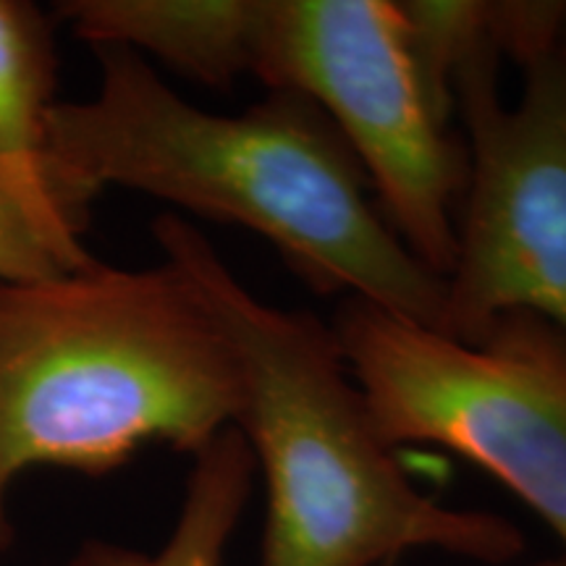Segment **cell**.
<instances>
[{"instance_id": "1", "label": "cell", "mask_w": 566, "mask_h": 566, "mask_svg": "<svg viewBox=\"0 0 566 566\" xmlns=\"http://www.w3.org/2000/svg\"><path fill=\"white\" fill-rule=\"evenodd\" d=\"M101 87L55 103L45 150L90 184L124 187L271 242L315 294H344L441 331L446 281L386 223L331 118L292 90L237 116L181 101L129 48H95Z\"/></svg>"}, {"instance_id": "2", "label": "cell", "mask_w": 566, "mask_h": 566, "mask_svg": "<svg viewBox=\"0 0 566 566\" xmlns=\"http://www.w3.org/2000/svg\"><path fill=\"white\" fill-rule=\"evenodd\" d=\"M153 233L237 354V428L268 493L260 566H386L409 548L499 566L525 551L522 530L504 516L441 506L417 491L331 325L258 300L184 218L160 216Z\"/></svg>"}, {"instance_id": "3", "label": "cell", "mask_w": 566, "mask_h": 566, "mask_svg": "<svg viewBox=\"0 0 566 566\" xmlns=\"http://www.w3.org/2000/svg\"><path fill=\"white\" fill-rule=\"evenodd\" d=\"M242 409L237 354L171 263L0 281V556L21 472L108 475L147 443L195 457Z\"/></svg>"}, {"instance_id": "4", "label": "cell", "mask_w": 566, "mask_h": 566, "mask_svg": "<svg viewBox=\"0 0 566 566\" xmlns=\"http://www.w3.org/2000/svg\"><path fill=\"white\" fill-rule=\"evenodd\" d=\"M566 3H488L451 74L467 187L441 334L527 310L566 334Z\"/></svg>"}, {"instance_id": "5", "label": "cell", "mask_w": 566, "mask_h": 566, "mask_svg": "<svg viewBox=\"0 0 566 566\" xmlns=\"http://www.w3.org/2000/svg\"><path fill=\"white\" fill-rule=\"evenodd\" d=\"M380 436L443 446L504 483L566 546V334L527 310L475 342L344 296L334 323Z\"/></svg>"}, {"instance_id": "6", "label": "cell", "mask_w": 566, "mask_h": 566, "mask_svg": "<svg viewBox=\"0 0 566 566\" xmlns=\"http://www.w3.org/2000/svg\"><path fill=\"white\" fill-rule=\"evenodd\" d=\"M254 80L310 97L336 126L386 223L430 273H451L464 139L433 101L399 3L260 0Z\"/></svg>"}, {"instance_id": "7", "label": "cell", "mask_w": 566, "mask_h": 566, "mask_svg": "<svg viewBox=\"0 0 566 566\" xmlns=\"http://www.w3.org/2000/svg\"><path fill=\"white\" fill-rule=\"evenodd\" d=\"M55 17L92 48L150 53L208 87L254 74L260 0H66Z\"/></svg>"}, {"instance_id": "8", "label": "cell", "mask_w": 566, "mask_h": 566, "mask_svg": "<svg viewBox=\"0 0 566 566\" xmlns=\"http://www.w3.org/2000/svg\"><path fill=\"white\" fill-rule=\"evenodd\" d=\"M97 192L51 153L0 155V281H40L90 265L82 244Z\"/></svg>"}, {"instance_id": "9", "label": "cell", "mask_w": 566, "mask_h": 566, "mask_svg": "<svg viewBox=\"0 0 566 566\" xmlns=\"http://www.w3.org/2000/svg\"><path fill=\"white\" fill-rule=\"evenodd\" d=\"M254 472L258 464L242 430H223L192 457L179 520L166 546L142 554L116 543L84 541L66 566H223Z\"/></svg>"}, {"instance_id": "10", "label": "cell", "mask_w": 566, "mask_h": 566, "mask_svg": "<svg viewBox=\"0 0 566 566\" xmlns=\"http://www.w3.org/2000/svg\"><path fill=\"white\" fill-rule=\"evenodd\" d=\"M53 24L27 0H0V155H42L55 108Z\"/></svg>"}, {"instance_id": "11", "label": "cell", "mask_w": 566, "mask_h": 566, "mask_svg": "<svg viewBox=\"0 0 566 566\" xmlns=\"http://www.w3.org/2000/svg\"><path fill=\"white\" fill-rule=\"evenodd\" d=\"M386 566H394V564H386ZM533 566H566V556H558V558H546V562H537Z\"/></svg>"}, {"instance_id": "12", "label": "cell", "mask_w": 566, "mask_h": 566, "mask_svg": "<svg viewBox=\"0 0 566 566\" xmlns=\"http://www.w3.org/2000/svg\"><path fill=\"white\" fill-rule=\"evenodd\" d=\"M562 45L566 48V13H564V24H562Z\"/></svg>"}]
</instances>
